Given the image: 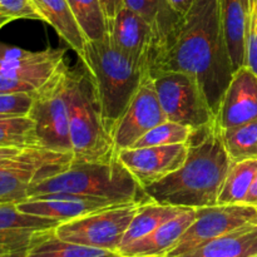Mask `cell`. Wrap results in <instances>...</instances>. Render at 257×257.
<instances>
[{
	"mask_svg": "<svg viewBox=\"0 0 257 257\" xmlns=\"http://www.w3.org/2000/svg\"><path fill=\"white\" fill-rule=\"evenodd\" d=\"M0 243H3V242H2V241H0ZM3 245H4V243H3Z\"/></svg>",
	"mask_w": 257,
	"mask_h": 257,
	"instance_id": "7bdbcfd3",
	"label": "cell"
},
{
	"mask_svg": "<svg viewBox=\"0 0 257 257\" xmlns=\"http://www.w3.org/2000/svg\"><path fill=\"white\" fill-rule=\"evenodd\" d=\"M196 218L195 208H187L180 215L156 228L150 235L120 248V256L166 257Z\"/></svg>",
	"mask_w": 257,
	"mask_h": 257,
	"instance_id": "e0dca14e",
	"label": "cell"
},
{
	"mask_svg": "<svg viewBox=\"0 0 257 257\" xmlns=\"http://www.w3.org/2000/svg\"><path fill=\"white\" fill-rule=\"evenodd\" d=\"M223 35L233 72L245 65L248 13L242 0H218Z\"/></svg>",
	"mask_w": 257,
	"mask_h": 257,
	"instance_id": "d6986e66",
	"label": "cell"
},
{
	"mask_svg": "<svg viewBox=\"0 0 257 257\" xmlns=\"http://www.w3.org/2000/svg\"><path fill=\"white\" fill-rule=\"evenodd\" d=\"M73 15L87 42L108 37V23L100 0H68Z\"/></svg>",
	"mask_w": 257,
	"mask_h": 257,
	"instance_id": "484cf974",
	"label": "cell"
},
{
	"mask_svg": "<svg viewBox=\"0 0 257 257\" xmlns=\"http://www.w3.org/2000/svg\"><path fill=\"white\" fill-rule=\"evenodd\" d=\"M40 20L49 24L68 47L79 55L87 39L80 30L68 0H32Z\"/></svg>",
	"mask_w": 257,
	"mask_h": 257,
	"instance_id": "ac0fdd59",
	"label": "cell"
},
{
	"mask_svg": "<svg viewBox=\"0 0 257 257\" xmlns=\"http://www.w3.org/2000/svg\"><path fill=\"white\" fill-rule=\"evenodd\" d=\"M33 104V93H0V117L28 115Z\"/></svg>",
	"mask_w": 257,
	"mask_h": 257,
	"instance_id": "f546056e",
	"label": "cell"
},
{
	"mask_svg": "<svg viewBox=\"0 0 257 257\" xmlns=\"http://www.w3.org/2000/svg\"><path fill=\"white\" fill-rule=\"evenodd\" d=\"M242 2H243V5H245L246 10H247V13L250 14L251 10H252V8H253V5H255L256 0H242Z\"/></svg>",
	"mask_w": 257,
	"mask_h": 257,
	"instance_id": "f35d334b",
	"label": "cell"
},
{
	"mask_svg": "<svg viewBox=\"0 0 257 257\" xmlns=\"http://www.w3.org/2000/svg\"><path fill=\"white\" fill-rule=\"evenodd\" d=\"M59 223L52 218L23 212L14 202L0 203V241L22 257L35 233L52 230Z\"/></svg>",
	"mask_w": 257,
	"mask_h": 257,
	"instance_id": "2e32d148",
	"label": "cell"
},
{
	"mask_svg": "<svg viewBox=\"0 0 257 257\" xmlns=\"http://www.w3.org/2000/svg\"><path fill=\"white\" fill-rule=\"evenodd\" d=\"M0 13L15 19L40 20L32 0H0Z\"/></svg>",
	"mask_w": 257,
	"mask_h": 257,
	"instance_id": "1f68e13d",
	"label": "cell"
},
{
	"mask_svg": "<svg viewBox=\"0 0 257 257\" xmlns=\"http://www.w3.org/2000/svg\"><path fill=\"white\" fill-rule=\"evenodd\" d=\"M108 38L113 47L128 59L151 72L156 37L151 25L142 17L123 7L108 27Z\"/></svg>",
	"mask_w": 257,
	"mask_h": 257,
	"instance_id": "4fadbf2b",
	"label": "cell"
},
{
	"mask_svg": "<svg viewBox=\"0 0 257 257\" xmlns=\"http://www.w3.org/2000/svg\"><path fill=\"white\" fill-rule=\"evenodd\" d=\"M17 205L23 212L52 218L62 223L113 206L127 205V203H117L103 198L69 195V193H52V195L29 197Z\"/></svg>",
	"mask_w": 257,
	"mask_h": 257,
	"instance_id": "9a60e30c",
	"label": "cell"
},
{
	"mask_svg": "<svg viewBox=\"0 0 257 257\" xmlns=\"http://www.w3.org/2000/svg\"><path fill=\"white\" fill-rule=\"evenodd\" d=\"M124 7L137 13L151 25L156 37V55L181 15L171 8L168 0H124Z\"/></svg>",
	"mask_w": 257,
	"mask_h": 257,
	"instance_id": "7402d4cb",
	"label": "cell"
},
{
	"mask_svg": "<svg viewBox=\"0 0 257 257\" xmlns=\"http://www.w3.org/2000/svg\"><path fill=\"white\" fill-rule=\"evenodd\" d=\"M170 70L195 78L211 109L217 114L233 75L218 0H196L190 10L181 15L158 48L151 74Z\"/></svg>",
	"mask_w": 257,
	"mask_h": 257,
	"instance_id": "6da1fadb",
	"label": "cell"
},
{
	"mask_svg": "<svg viewBox=\"0 0 257 257\" xmlns=\"http://www.w3.org/2000/svg\"><path fill=\"white\" fill-rule=\"evenodd\" d=\"M187 157L178 170L145 187L153 202L185 208L217 205L221 188L230 168L217 119L193 130L187 142Z\"/></svg>",
	"mask_w": 257,
	"mask_h": 257,
	"instance_id": "7a4b0ae2",
	"label": "cell"
},
{
	"mask_svg": "<svg viewBox=\"0 0 257 257\" xmlns=\"http://www.w3.org/2000/svg\"><path fill=\"white\" fill-rule=\"evenodd\" d=\"M257 255V225H247L178 257H251Z\"/></svg>",
	"mask_w": 257,
	"mask_h": 257,
	"instance_id": "ffe728a7",
	"label": "cell"
},
{
	"mask_svg": "<svg viewBox=\"0 0 257 257\" xmlns=\"http://www.w3.org/2000/svg\"><path fill=\"white\" fill-rule=\"evenodd\" d=\"M142 205L145 203H127L97 211L59 223L54 232L69 242L119 253L125 231Z\"/></svg>",
	"mask_w": 257,
	"mask_h": 257,
	"instance_id": "ba28073f",
	"label": "cell"
},
{
	"mask_svg": "<svg viewBox=\"0 0 257 257\" xmlns=\"http://www.w3.org/2000/svg\"><path fill=\"white\" fill-rule=\"evenodd\" d=\"M226 152L232 162L257 160V119L231 128H221Z\"/></svg>",
	"mask_w": 257,
	"mask_h": 257,
	"instance_id": "4316f807",
	"label": "cell"
},
{
	"mask_svg": "<svg viewBox=\"0 0 257 257\" xmlns=\"http://www.w3.org/2000/svg\"><path fill=\"white\" fill-rule=\"evenodd\" d=\"M27 147H15V146H0V162L10 160L19 153H22Z\"/></svg>",
	"mask_w": 257,
	"mask_h": 257,
	"instance_id": "836d02e7",
	"label": "cell"
},
{
	"mask_svg": "<svg viewBox=\"0 0 257 257\" xmlns=\"http://www.w3.org/2000/svg\"><path fill=\"white\" fill-rule=\"evenodd\" d=\"M167 120L160 104L152 77L147 78L112 131L117 153L132 148L156 125Z\"/></svg>",
	"mask_w": 257,
	"mask_h": 257,
	"instance_id": "8fae6325",
	"label": "cell"
},
{
	"mask_svg": "<svg viewBox=\"0 0 257 257\" xmlns=\"http://www.w3.org/2000/svg\"><path fill=\"white\" fill-rule=\"evenodd\" d=\"M119 257H135V256H119Z\"/></svg>",
	"mask_w": 257,
	"mask_h": 257,
	"instance_id": "ab89813d",
	"label": "cell"
},
{
	"mask_svg": "<svg viewBox=\"0 0 257 257\" xmlns=\"http://www.w3.org/2000/svg\"><path fill=\"white\" fill-rule=\"evenodd\" d=\"M67 49L47 48L40 52H30L22 48L0 43V72H20L42 67L44 64L65 60Z\"/></svg>",
	"mask_w": 257,
	"mask_h": 257,
	"instance_id": "cb8c5ba5",
	"label": "cell"
},
{
	"mask_svg": "<svg viewBox=\"0 0 257 257\" xmlns=\"http://www.w3.org/2000/svg\"><path fill=\"white\" fill-rule=\"evenodd\" d=\"M79 59L93 85L103 120L112 135L115 123L132 102L150 70L141 68L115 49L109 38L87 42Z\"/></svg>",
	"mask_w": 257,
	"mask_h": 257,
	"instance_id": "3957f363",
	"label": "cell"
},
{
	"mask_svg": "<svg viewBox=\"0 0 257 257\" xmlns=\"http://www.w3.org/2000/svg\"><path fill=\"white\" fill-rule=\"evenodd\" d=\"M185 210H187V208L162 205V203L153 202V201L142 205L138 212L136 213L135 217H133L132 222L128 226L127 231H125L120 248L125 247V246L136 242L137 240L143 238L145 236L150 235L156 228H158L171 218L180 215Z\"/></svg>",
	"mask_w": 257,
	"mask_h": 257,
	"instance_id": "603a6c76",
	"label": "cell"
},
{
	"mask_svg": "<svg viewBox=\"0 0 257 257\" xmlns=\"http://www.w3.org/2000/svg\"><path fill=\"white\" fill-rule=\"evenodd\" d=\"M10 22H13L12 18H9L8 15H4L3 13H0V29H2L3 27H5L7 24H9Z\"/></svg>",
	"mask_w": 257,
	"mask_h": 257,
	"instance_id": "74e56055",
	"label": "cell"
},
{
	"mask_svg": "<svg viewBox=\"0 0 257 257\" xmlns=\"http://www.w3.org/2000/svg\"><path fill=\"white\" fill-rule=\"evenodd\" d=\"M195 2L196 0H168L171 8L180 15H183L185 13H187Z\"/></svg>",
	"mask_w": 257,
	"mask_h": 257,
	"instance_id": "e575fe53",
	"label": "cell"
},
{
	"mask_svg": "<svg viewBox=\"0 0 257 257\" xmlns=\"http://www.w3.org/2000/svg\"><path fill=\"white\" fill-rule=\"evenodd\" d=\"M100 3H102L105 18H107L108 27H109L110 22L114 19L118 12L124 7V0H100Z\"/></svg>",
	"mask_w": 257,
	"mask_h": 257,
	"instance_id": "d6a6232c",
	"label": "cell"
},
{
	"mask_svg": "<svg viewBox=\"0 0 257 257\" xmlns=\"http://www.w3.org/2000/svg\"><path fill=\"white\" fill-rule=\"evenodd\" d=\"M55 228L33 236L23 257H119L118 252L78 245L58 237Z\"/></svg>",
	"mask_w": 257,
	"mask_h": 257,
	"instance_id": "44dd1931",
	"label": "cell"
},
{
	"mask_svg": "<svg viewBox=\"0 0 257 257\" xmlns=\"http://www.w3.org/2000/svg\"><path fill=\"white\" fill-rule=\"evenodd\" d=\"M245 65L257 75V0L248 14L247 32H246Z\"/></svg>",
	"mask_w": 257,
	"mask_h": 257,
	"instance_id": "4dcf8cb0",
	"label": "cell"
},
{
	"mask_svg": "<svg viewBox=\"0 0 257 257\" xmlns=\"http://www.w3.org/2000/svg\"><path fill=\"white\" fill-rule=\"evenodd\" d=\"M0 257H22L15 250H13L10 246L0 243Z\"/></svg>",
	"mask_w": 257,
	"mask_h": 257,
	"instance_id": "8d00e7d4",
	"label": "cell"
},
{
	"mask_svg": "<svg viewBox=\"0 0 257 257\" xmlns=\"http://www.w3.org/2000/svg\"><path fill=\"white\" fill-rule=\"evenodd\" d=\"M73 155L43 147H27L22 153L0 162V203L27 200L33 183L60 172L72 163Z\"/></svg>",
	"mask_w": 257,
	"mask_h": 257,
	"instance_id": "9c48e42d",
	"label": "cell"
},
{
	"mask_svg": "<svg viewBox=\"0 0 257 257\" xmlns=\"http://www.w3.org/2000/svg\"><path fill=\"white\" fill-rule=\"evenodd\" d=\"M216 119L221 128L236 127L257 119V75L246 65L233 72Z\"/></svg>",
	"mask_w": 257,
	"mask_h": 257,
	"instance_id": "5bb4252c",
	"label": "cell"
},
{
	"mask_svg": "<svg viewBox=\"0 0 257 257\" xmlns=\"http://www.w3.org/2000/svg\"><path fill=\"white\" fill-rule=\"evenodd\" d=\"M251 257H257V255H253V256H251Z\"/></svg>",
	"mask_w": 257,
	"mask_h": 257,
	"instance_id": "60d3db41",
	"label": "cell"
},
{
	"mask_svg": "<svg viewBox=\"0 0 257 257\" xmlns=\"http://www.w3.org/2000/svg\"><path fill=\"white\" fill-rule=\"evenodd\" d=\"M151 77L167 120L198 130L216 119V114L195 78L172 70L153 73Z\"/></svg>",
	"mask_w": 257,
	"mask_h": 257,
	"instance_id": "52a82bcc",
	"label": "cell"
},
{
	"mask_svg": "<svg viewBox=\"0 0 257 257\" xmlns=\"http://www.w3.org/2000/svg\"><path fill=\"white\" fill-rule=\"evenodd\" d=\"M256 206L246 203L196 208V218L166 257L185 255L203 243L232 232L237 228L256 225Z\"/></svg>",
	"mask_w": 257,
	"mask_h": 257,
	"instance_id": "30bf717a",
	"label": "cell"
},
{
	"mask_svg": "<svg viewBox=\"0 0 257 257\" xmlns=\"http://www.w3.org/2000/svg\"><path fill=\"white\" fill-rule=\"evenodd\" d=\"M257 175V160L231 163L218 196L217 205L245 203L246 196Z\"/></svg>",
	"mask_w": 257,
	"mask_h": 257,
	"instance_id": "d4e9b609",
	"label": "cell"
},
{
	"mask_svg": "<svg viewBox=\"0 0 257 257\" xmlns=\"http://www.w3.org/2000/svg\"><path fill=\"white\" fill-rule=\"evenodd\" d=\"M69 137L74 161H109L118 157L84 69H72L70 75Z\"/></svg>",
	"mask_w": 257,
	"mask_h": 257,
	"instance_id": "5b68a950",
	"label": "cell"
},
{
	"mask_svg": "<svg viewBox=\"0 0 257 257\" xmlns=\"http://www.w3.org/2000/svg\"><path fill=\"white\" fill-rule=\"evenodd\" d=\"M0 146L40 147L32 118L29 115L0 117Z\"/></svg>",
	"mask_w": 257,
	"mask_h": 257,
	"instance_id": "83f0119b",
	"label": "cell"
},
{
	"mask_svg": "<svg viewBox=\"0 0 257 257\" xmlns=\"http://www.w3.org/2000/svg\"><path fill=\"white\" fill-rule=\"evenodd\" d=\"M192 128L172 120H165L146 133L133 147H153L187 143L192 135Z\"/></svg>",
	"mask_w": 257,
	"mask_h": 257,
	"instance_id": "f1b7e54d",
	"label": "cell"
},
{
	"mask_svg": "<svg viewBox=\"0 0 257 257\" xmlns=\"http://www.w3.org/2000/svg\"><path fill=\"white\" fill-rule=\"evenodd\" d=\"M72 69L63 64L33 93L29 117L35 125L39 146L55 152L70 153L69 84Z\"/></svg>",
	"mask_w": 257,
	"mask_h": 257,
	"instance_id": "8992f818",
	"label": "cell"
},
{
	"mask_svg": "<svg viewBox=\"0 0 257 257\" xmlns=\"http://www.w3.org/2000/svg\"><path fill=\"white\" fill-rule=\"evenodd\" d=\"M187 143L132 147L119 151L118 158L145 188L178 170L187 157Z\"/></svg>",
	"mask_w": 257,
	"mask_h": 257,
	"instance_id": "7c38bea8",
	"label": "cell"
},
{
	"mask_svg": "<svg viewBox=\"0 0 257 257\" xmlns=\"http://www.w3.org/2000/svg\"><path fill=\"white\" fill-rule=\"evenodd\" d=\"M256 225H257V217H256Z\"/></svg>",
	"mask_w": 257,
	"mask_h": 257,
	"instance_id": "b9f144b4",
	"label": "cell"
},
{
	"mask_svg": "<svg viewBox=\"0 0 257 257\" xmlns=\"http://www.w3.org/2000/svg\"><path fill=\"white\" fill-rule=\"evenodd\" d=\"M245 203L246 205H252L257 207V175H256L255 180H253L250 191H248L247 196H246Z\"/></svg>",
	"mask_w": 257,
	"mask_h": 257,
	"instance_id": "d590c367",
	"label": "cell"
},
{
	"mask_svg": "<svg viewBox=\"0 0 257 257\" xmlns=\"http://www.w3.org/2000/svg\"><path fill=\"white\" fill-rule=\"evenodd\" d=\"M52 193L87 196L117 203L152 202L119 158L109 161H72L60 172L33 183L29 197Z\"/></svg>",
	"mask_w": 257,
	"mask_h": 257,
	"instance_id": "277c9868",
	"label": "cell"
}]
</instances>
